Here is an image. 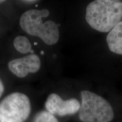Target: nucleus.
Returning a JSON list of instances; mask_svg holds the SVG:
<instances>
[{"instance_id":"12","label":"nucleus","mask_w":122,"mask_h":122,"mask_svg":"<svg viewBox=\"0 0 122 122\" xmlns=\"http://www.w3.org/2000/svg\"><path fill=\"white\" fill-rule=\"evenodd\" d=\"M4 1H2V0H0V3H2V2H4Z\"/></svg>"},{"instance_id":"2","label":"nucleus","mask_w":122,"mask_h":122,"mask_svg":"<svg viewBox=\"0 0 122 122\" xmlns=\"http://www.w3.org/2000/svg\"><path fill=\"white\" fill-rule=\"evenodd\" d=\"M47 9L30 10L23 14L20 18V25L25 32L40 38L47 45H54L58 41L59 30L56 23L48 20L42 23V18L48 17Z\"/></svg>"},{"instance_id":"11","label":"nucleus","mask_w":122,"mask_h":122,"mask_svg":"<svg viewBox=\"0 0 122 122\" xmlns=\"http://www.w3.org/2000/svg\"><path fill=\"white\" fill-rule=\"evenodd\" d=\"M22 2H24L25 3H33L36 2V1H22Z\"/></svg>"},{"instance_id":"1","label":"nucleus","mask_w":122,"mask_h":122,"mask_svg":"<svg viewBox=\"0 0 122 122\" xmlns=\"http://www.w3.org/2000/svg\"><path fill=\"white\" fill-rule=\"evenodd\" d=\"M85 19L94 30L101 32H110L122 20V1H92L86 7Z\"/></svg>"},{"instance_id":"8","label":"nucleus","mask_w":122,"mask_h":122,"mask_svg":"<svg viewBox=\"0 0 122 122\" xmlns=\"http://www.w3.org/2000/svg\"><path fill=\"white\" fill-rule=\"evenodd\" d=\"M15 48L19 52L25 54L31 51V44L26 37L19 36L14 39L13 42Z\"/></svg>"},{"instance_id":"5","label":"nucleus","mask_w":122,"mask_h":122,"mask_svg":"<svg viewBox=\"0 0 122 122\" xmlns=\"http://www.w3.org/2000/svg\"><path fill=\"white\" fill-rule=\"evenodd\" d=\"M45 107L53 115L64 117L79 112L80 103L76 98L63 100L57 94L51 93L46 101Z\"/></svg>"},{"instance_id":"4","label":"nucleus","mask_w":122,"mask_h":122,"mask_svg":"<svg viewBox=\"0 0 122 122\" xmlns=\"http://www.w3.org/2000/svg\"><path fill=\"white\" fill-rule=\"evenodd\" d=\"M30 112V101L22 93L9 94L0 103V122H24Z\"/></svg>"},{"instance_id":"10","label":"nucleus","mask_w":122,"mask_h":122,"mask_svg":"<svg viewBox=\"0 0 122 122\" xmlns=\"http://www.w3.org/2000/svg\"><path fill=\"white\" fill-rule=\"evenodd\" d=\"M4 85H3L2 81H1V79H0V97H1V96H2L3 92H4Z\"/></svg>"},{"instance_id":"6","label":"nucleus","mask_w":122,"mask_h":122,"mask_svg":"<svg viewBox=\"0 0 122 122\" xmlns=\"http://www.w3.org/2000/svg\"><path fill=\"white\" fill-rule=\"evenodd\" d=\"M8 66L10 71L16 76L24 77L29 73L37 72L40 68L41 62L37 55L32 54L11 61Z\"/></svg>"},{"instance_id":"7","label":"nucleus","mask_w":122,"mask_h":122,"mask_svg":"<svg viewBox=\"0 0 122 122\" xmlns=\"http://www.w3.org/2000/svg\"><path fill=\"white\" fill-rule=\"evenodd\" d=\"M106 41L111 52L122 55V20L109 32Z\"/></svg>"},{"instance_id":"9","label":"nucleus","mask_w":122,"mask_h":122,"mask_svg":"<svg viewBox=\"0 0 122 122\" xmlns=\"http://www.w3.org/2000/svg\"><path fill=\"white\" fill-rule=\"evenodd\" d=\"M33 122H59L53 114L48 111H42L36 115Z\"/></svg>"},{"instance_id":"3","label":"nucleus","mask_w":122,"mask_h":122,"mask_svg":"<svg viewBox=\"0 0 122 122\" xmlns=\"http://www.w3.org/2000/svg\"><path fill=\"white\" fill-rule=\"evenodd\" d=\"M81 97L79 118L82 122H110L114 119L112 107L104 98L88 91L81 92Z\"/></svg>"}]
</instances>
